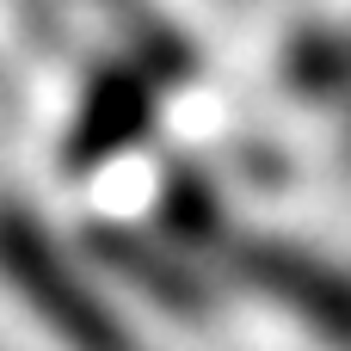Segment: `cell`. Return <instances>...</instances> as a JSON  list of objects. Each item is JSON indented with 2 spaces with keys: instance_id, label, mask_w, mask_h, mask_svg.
<instances>
[{
  "instance_id": "7a4b0ae2",
  "label": "cell",
  "mask_w": 351,
  "mask_h": 351,
  "mask_svg": "<svg viewBox=\"0 0 351 351\" xmlns=\"http://www.w3.org/2000/svg\"><path fill=\"white\" fill-rule=\"evenodd\" d=\"M216 259L228 265V278L265 302H278L284 315H296L315 339L333 351H351V271L296 247V241H271V234H247L241 222L228 228V241L216 247Z\"/></svg>"
},
{
  "instance_id": "8992f818",
  "label": "cell",
  "mask_w": 351,
  "mask_h": 351,
  "mask_svg": "<svg viewBox=\"0 0 351 351\" xmlns=\"http://www.w3.org/2000/svg\"><path fill=\"white\" fill-rule=\"evenodd\" d=\"M154 228H160L185 259H216V247L228 241L234 216H228V197L216 191V179H204L191 160H167Z\"/></svg>"
},
{
  "instance_id": "6da1fadb",
  "label": "cell",
  "mask_w": 351,
  "mask_h": 351,
  "mask_svg": "<svg viewBox=\"0 0 351 351\" xmlns=\"http://www.w3.org/2000/svg\"><path fill=\"white\" fill-rule=\"evenodd\" d=\"M0 284L68 351H142V339L117 321V308L43 228V216L25 210L19 197H0Z\"/></svg>"
},
{
  "instance_id": "3957f363",
  "label": "cell",
  "mask_w": 351,
  "mask_h": 351,
  "mask_svg": "<svg viewBox=\"0 0 351 351\" xmlns=\"http://www.w3.org/2000/svg\"><path fill=\"white\" fill-rule=\"evenodd\" d=\"M148 130H154V80L130 56L123 62H93L86 80H80L74 130L62 142V167L68 173H99L123 148L148 142Z\"/></svg>"
},
{
  "instance_id": "52a82bcc",
  "label": "cell",
  "mask_w": 351,
  "mask_h": 351,
  "mask_svg": "<svg viewBox=\"0 0 351 351\" xmlns=\"http://www.w3.org/2000/svg\"><path fill=\"white\" fill-rule=\"evenodd\" d=\"M284 80L296 99L308 105H327V99H351V37L339 25H296L290 43H284Z\"/></svg>"
},
{
  "instance_id": "5b68a950",
  "label": "cell",
  "mask_w": 351,
  "mask_h": 351,
  "mask_svg": "<svg viewBox=\"0 0 351 351\" xmlns=\"http://www.w3.org/2000/svg\"><path fill=\"white\" fill-rule=\"evenodd\" d=\"M86 6L111 25V37L130 49V62H136L154 86H197L204 56H197V43H191L154 0H86Z\"/></svg>"
},
{
  "instance_id": "277c9868",
  "label": "cell",
  "mask_w": 351,
  "mask_h": 351,
  "mask_svg": "<svg viewBox=\"0 0 351 351\" xmlns=\"http://www.w3.org/2000/svg\"><path fill=\"white\" fill-rule=\"evenodd\" d=\"M86 253L111 278H123L130 290H142L148 302H160L167 315H185V321H210L216 315L210 278L167 234H142V228H123V222H93L86 228Z\"/></svg>"
}]
</instances>
